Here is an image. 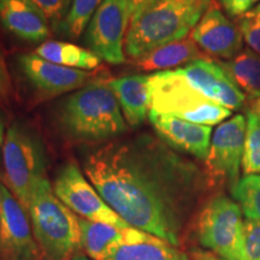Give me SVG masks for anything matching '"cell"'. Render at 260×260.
<instances>
[{
  "label": "cell",
  "instance_id": "d4e9b609",
  "mask_svg": "<svg viewBox=\"0 0 260 260\" xmlns=\"http://www.w3.org/2000/svg\"><path fill=\"white\" fill-rule=\"evenodd\" d=\"M103 2L104 0H73L69 14L61 23L65 34L71 39H79Z\"/></svg>",
  "mask_w": 260,
  "mask_h": 260
},
{
  "label": "cell",
  "instance_id": "d6a6232c",
  "mask_svg": "<svg viewBox=\"0 0 260 260\" xmlns=\"http://www.w3.org/2000/svg\"><path fill=\"white\" fill-rule=\"evenodd\" d=\"M258 117H260V96L254 100H251V111Z\"/></svg>",
  "mask_w": 260,
  "mask_h": 260
},
{
  "label": "cell",
  "instance_id": "ba28073f",
  "mask_svg": "<svg viewBox=\"0 0 260 260\" xmlns=\"http://www.w3.org/2000/svg\"><path fill=\"white\" fill-rule=\"evenodd\" d=\"M53 190L58 199L79 217L117 228L130 226L103 199L76 162H68L61 168Z\"/></svg>",
  "mask_w": 260,
  "mask_h": 260
},
{
  "label": "cell",
  "instance_id": "7a4b0ae2",
  "mask_svg": "<svg viewBox=\"0 0 260 260\" xmlns=\"http://www.w3.org/2000/svg\"><path fill=\"white\" fill-rule=\"evenodd\" d=\"M212 0H149L130 17L124 52L132 59L187 38Z\"/></svg>",
  "mask_w": 260,
  "mask_h": 260
},
{
  "label": "cell",
  "instance_id": "83f0119b",
  "mask_svg": "<svg viewBox=\"0 0 260 260\" xmlns=\"http://www.w3.org/2000/svg\"><path fill=\"white\" fill-rule=\"evenodd\" d=\"M44 12L47 19L54 24L63 23L69 14L73 0H31Z\"/></svg>",
  "mask_w": 260,
  "mask_h": 260
},
{
  "label": "cell",
  "instance_id": "f1b7e54d",
  "mask_svg": "<svg viewBox=\"0 0 260 260\" xmlns=\"http://www.w3.org/2000/svg\"><path fill=\"white\" fill-rule=\"evenodd\" d=\"M219 3L226 15L236 19L258 5L260 0H219Z\"/></svg>",
  "mask_w": 260,
  "mask_h": 260
},
{
  "label": "cell",
  "instance_id": "d590c367",
  "mask_svg": "<svg viewBox=\"0 0 260 260\" xmlns=\"http://www.w3.org/2000/svg\"><path fill=\"white\" fill-rule=\"evenodd\" d=\"M0 121H4V119H3V117H2V115H0Z\"/></svg>",
  "mask_w": 260,
  "mask_h": 260
},
{
  "label": "cell",
  "instance_id": "8992f818",
  "mask_svg": "<svg viewBox=\"0 0 260 260\" xmlns=\"http://www.w3.org/2000/svg\"><path fill=\"white\" fill-rule=\"evenodd\" d=\"M4 182L28 211L35 184L46 177V153L37 133L19 122L6 130L2 149Z\"/></svg>",
  "mask_w": 260,
  "mask_h": 260
},
{
  "label": "cell",
  "instance_id": "44dd1931",
  "mask_svg": "<svg viewBox=\"0 0 260 260\" xmlns=\"http://www.w3.org/2000/svg\"><path fill=\"white\" fill-rule=\"evenodd\" d=\"M35 53L52 63L79 70H93L100 65V58L88 48L65 41L42 42Z\"/></svg>",
  "mask_w": 260,
  "mask_h": 260
},
{
  "label": "cell",
  "instance_id": "7c38bea8",
  "mask_svg": "<svg viewBox=\"0 0 260 260\" xmlns=\"http://www.w3.org/2000/svg\"><path fill=\"white\" fill-rule=\"evenodd\" d=\"M27 211L0 181V245L6 254L15 260L31 259L38 255V243L34 241L27 218Z\"/></svg>",
  "mask_w": 260,
  "mask_h": 260
},
{
  "label": "cell",
  "instance_id": "9a60e30c",
  "mask_svg": "<svg viewBox=\"0 0 260 260\" xmlns=\"http://www.w3.org/2000/svg\"><path fill=\"white\" fill-rule=\"evenodd\" d=\"M148 119L158 138L175 151L184 152L200 160H206L212 139V126L153 112H149Z\"/></svg>",
  "mask_w": 260,
  "mask_h": 260
},
{
  "label": "cell",
  "instance_id": "4316f807",
  "mask_svg": "<svg viewBox=\"0 0 260 260\" xmlns=\"http://www.w3.org/2000/svg\"><path fill=\"white\" fill-rule=\"evenodd\" d=\"M243 260H260V222L246 219L243 224Z\"/></svg>",
  "mask_w": 260,
  "mask_h": 260
},
{
  "label": "cell",
  "instance_id": "484cf974",
  "mask_svg": "<svg viewBox=\"0 0 260 260\" xmlns=\"http://www.w3.org/2000/svg\"><path fill=\"white\" fill-rule=\"evenodd\" d=\"M235 23L241 31L243 41L251 50L260 54V3L241 17L236 18Z\"/></svg>",
  "mask_w": 260,
  "mask_h": 260
},
{
  "label": "cell",
  "instance_id": "6da1fadb",
  "mask_svg": "<svg viewBox=\"0 0 260 260\" xmlns=\"http://www.w3.org/2000/svg\"><path fill=\"white\" fill-rule=\"evenodd\" d=\"M83 169L124 222L176 247L209 183L195 162L147 133L93 148Z\"/></svg>",
  "mask_w": 260,
  "mask_h": 260
},
{
  "label": "cell",
  "instance_id": "836d02e7",
  "mask_svg": "<svg viewBox=\"0 0 260 260\" xmlns=\"http://www.w3.org/2000/svg\"><path fill=\"white\" fill-rule=\"evenodd\" d=\"M4 139H5L4 121H0V157H2V149H3V144H4Z\"/></svg>",
  "mask_w": 260,
  "mask_h": 260
},
{
  "label": "cell",
  "instance_id": "277c9868",
  "mask_svg": "<svg viewBox=\"0 0 260 260\" xmlns=\"http://www.w3.org/2000/svg\"><path fill=\"white\" fill-rule=\"evenodd\" d=\"M27 212L46 260H67L81 247L77 214L58 199L47 177L35 184Z\"/></svg>",
  "mask_w": 260,
  "mask_h": 260
},
{
  "label": "cell",
  "instance_id": "ac0fdd59",
  "mask_svg": "<svg viewBox=\"0 0 260 260\" xmlns=\"http://www.w3.org/2000/svg\"><path fill=\"white\" fill-rule=\"evenodd\" d=\"M126 123L133 128L142 124L151 111L149 75H132L109 81Z\"/></svg>",
  "mask_w": 260,
  "mask_h": 260
},
{
  "label": "cell",
  "instance_id": "ffe728a7",
  "mask_svg": "<svg viewBox=\"0 0 260 260\" xmlns=\"http://www.w3.org/2000/svg\"><path fill=\"white\" fill-rule=\"evenodd\" d=\"M249 100L260 96V54L249 47L229 60H216Z\"/></svg>",
  "mask_w": 260,
  "mask_h": 260
},
{
  "label": "cell",
  "instance_id": "d6986e66",
  "mask_svg": "<svg viewBox=\"0 0 260 260\" xmlns=\"http://www.w3.org/2000/svg\"><path fill=\"white\" fill-rule=\"evenodd\" d=\"M204 52L200 50L190 37L182 40L170 42L155 48L146 56L135 60L136 67L145 71H167L172 68L188 65L191 61L205 58Z\"/></svg>",
  "mask_w": 260,
  "mask_h": 260
},
{
  "label": "cell",
  "instance_id": "8fae6325",
  "mask_svg": "<svg viewBox=\"0 0 260 260\" xmlns=\"http://www.w3.org/2000/svg\"><path fill=\"white\" fill-rule=\"evenodd\" d=\"M177 70L195 90L213 103L230 111H237L245 105V94L237 88L216 60L201 58L186 67L177 68Z\"/></svg>",
  "mask_w": 260,
  "mask_h": 260
},
{
  "label": "cell",
  "instance_id": "7402d4cb",
  "mask_svg": "<svg viewBox=\"0 0 260 260\" xmlns=\"http://www.w3.org/2000/svg\"><path fill=\"white\" fill-rule=\"evenodd\" d=\"M104 260H189V258L178 247L157 237L148 242L121 247Z\"/></svg>",
  "mask_w": 260,
  "mask_h": 260
},
{
  "label": "cell",
  "instance_id": "f546056e",
  "mask_svg": "<svg viewBox=\"0 0 260 260\" xmlns=\"http://www.w3.org/2000/svg\"><path fill=\"white\" fill-rule=\"evenodd\" d=\"M10 93H11V80H10L4 54L0 50V104L8 102Z\"/></svg>",
  "mask_w": 260,
  "mask_h": 260
},
{
  "label": "cell",
  "instance_id": "1f68e13d",
  "mask_svg": "<svg viewBox=\"0 0 260 260\" xmlns=\"http://www.w3.org/2000/svg\"><path fill=\"white\" fill-rule=\"evenodd\" d=\"M126 2H128V9L130 12V17H132L136 10H138L139 8H141L145 3L149 2V0H126Z\"/></svg>",
  "mask_w": 260,
  "mask_h": 260
},
{
  "label": "cell",
  "instance_id": "5bb4252c",
  "mask_svg": "<svg viewBox=\"0 0 260 260\" xmlns=\"http://www.w3.org/2000/svg\"><path fill=\"white\" fill-rule=\"evenodd\" d=\"M19 65L32 88L45 98L80 89L92 79L88 71L61 67L39 57L37 53L22 56Z\"/></svg>",
  "mask_w": 260,
  "mask_h": 260
},
{
  "label": "cell",
  "instance_id": "4dcf8cb0",
  "mask_svg": "<svg viewBox=\"0 0 260 260\" xmlns=\"http://www.w3.org/2000/svg\"><path fill=\"white\" fill-rule=\"evenodd\" d=\"M191 260H223L219 256L213 254L212 252H206V251H194L191 253Z\"/></svg>",
  "mask_w": 260,
  "mask_h": 260
},
{
  "label": "cell",
  "instance_id": "cb8c5ba5",
  "mask_svg": "<svg viewBox=\"0 0 260 260\" xmlns=\"http://www.w3.org/2000/svg\"><path fill=\"white\" fill-rule=\"evenodd\" d=\"M246 122L242 170L245 176H248L260 174V117L248 112Z\"/></svg>",
  "mask_w": 260,
  "mask_h": 260
},
{
  "label": "cell",
  "instance_id": "30bf717a",
  "mask_svg": "<svg viewBox=\"0 0 260 260\" xmlns=\"http://www.w3.org/2000/svg\"><path fill=\"white\" fill-rule=\"evenodd\" d=\"M246 125L245 116L240 113L220 123L213 133L209 155L205 160L209 181L224 184L230 191L240 181Z\"/></svg>",
  "mask_w": 260,
  "mask_h": 260
},
{
  "label": "cell",
  "instance_id": "e0dca14e",
  "mask_svg": "<svg viewBox=\"0 0 260 260\" xmlns=\"http://www.w3.org/2000/svg\"><path fill=\"white\" fill-rule=\"evenodd\" d=\"M0 22L27 41L41 42L51 35L50 21L31 0H0Z\"/></svg>",
  "mask_w": 260,
  "mask_h": 260
},
{
  "label": "cell",
  "instance_id": "2e32d148",
  "mask_svg": "<svg viewBox=\"0 0 260 260\" xmlns=\"http://www.w3.org/2000/svg\"><path fill=\"white\" fill-rule=\"evenodd\" d=\"M81 234V248L93 260H104L116 249L152 241L157 236L136 228H117L92 222L77 216Z\"/></svg>",
  "mask_w": 260,
  "mask_h": 260
},
{
  "label": "cell",
  "instance_id": "603a6c76",
  "mask_svg": "<svg viewBox=\"0 0 260 260\" xmlns=\"http://www.w3.org/2000/svg\"><path fill=\"white\" fill-rule=\"evenodd\" d=\"M232 194L241 207L246 219L260 222V174L241 178Z\"/></svg>",
  "mask_w": 260,
  "mask_h": 260
},
{
  "label": "cell",
  "instance_id": "52a82bcc",
  "mask_svg": "<svg viewBox=\"0 0 260 260\" xmlns=\"http://www.w3.org/2000/svg\"><path fill=\"white\" fill-rule=\"evenodd\" d=\"M243 224L240 205L219 194L201 209L197 235L201 245L220 259L243 260Z\"/></svg>",
  "mask_w": 260,
  "mask_h": 260
},
{
  "label": "cell",
  "instance_id": "e575fe53",
  "mask_svg": "<svg viewBox=\"0 0 260 260\" xmlns=\"http://www.w3.org/2000/svg\"><path fill=\"white\" fill-rule=\"evenodd\" d=\"M73 260H90L87 258V256H83V255H79V256H75Z\"/></svg>",
  "mask_w": 260,
  "mask_h": 260
},
{
  "label": "cell",
  "instance_id": "9c48e42d",
  "mask_svg": "<svg viewBox=\"0 0 260 260\" xmlns=\"http://www.w3.org/2000/svg\"><path fill=\"white\" fill-rule=\"evenodd\" d=\"M129 21L126 0H104L84 32L88 50L110 64L124 63V41Z\"/></svg>",
  "mask_w": 260,
  "mask_h": 260
},
{
  "label": "cell",
  "instance_id": "4fadbf2b",
  "mask_svg": "<svg viewBox=\"0 0 260 260\" xmlns=\"http://www.w3.org/2000/svg\"><path fill=\"white\" fill-rule=\"evenodd\" d=\"M190 38L204 53L229 60L242 51L243 37L235 22L212 2Z\"/></svg>",
  "mask_w": 260,
  "mask_h": 260
},
{
  "label": "cell",
  "instance_id": "5b68a950",
  "mask_svg": "<svg viewBox=\"0 0 260 260\" xmlns=\"http://www.w3.org/2000/svg\"><path fill=\"white\" fill-rule=\"evenodd\" d=\"M151 111L203 125L226 121L232 111L195 90L177 69L149 75Z\"/></svg>",
  "mask_w": 260,
  "mask_h": 260
},
{
  "label": "cell",
  "instance_id": "3957f363",
  "mask_svg": "<svg viewBox=\"0 0 260 260\" xmlns=\"http://www.w3.org/2000/svg\"><path fill=\"white\" fill-rule=\"evenodd\" d=\"M58 121L63 132L81 141H105L128 129L122 110L106 81H90L64 100Z\"/></svg>",
  "mask_w": 260,
  "mask_h": 260
}]
</instances>
